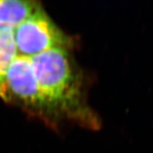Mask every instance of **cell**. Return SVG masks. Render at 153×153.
Listing matches in <instances>:
<instances>
[{
  "instance_id": "5",
  "label": "cell",
  "mask_w": 153,
  "mask_h": 153,
  "mask_svg": "<svg viewBox=\"0 0 153 153\" xmlns=\"http://www.w3.org/2000/svg\"><path fill=\"white\" fill-rule=\"evenodd\" d=\"M13 30H0V95H4L5 78L9 67L17 56Z\"/></svg>"
},
{
  "instance_id": "1",
  "label": "cell",
  "mask_w": 153,
  "mask_h": 153,
  "mask_svg": "<svg viewBox=\"0 0 153 153\" xmlns=\"http://www.w3.org/2000/svg\"><path fill=\"white\" fill-rule=\"evenodd\" d=\"M30 58L42 104L57 105L71 96L73 72L64 48H51Z\"/></svg>"
},
{
  "instance_id": "4",
  "label": "cell",
  "mask_w": 153,
  "mask_h": 153,
  "mask_svg": "<svg viewBox=\"0 0 153 153\" xmlns=\"http://www.w3.org/2000/svg\"><path fill=\"white\" fill-rule=\"evenodd\" d=\"M39 8L31 1L0 0V30H13Z\"/></svg>"
},
{
  "instance_id": "2",
  "label": "cell",
  "mask_w": 153,
  "mask_h": 153,
  "mask_svg": "<svg viewBox=\"0 0 153 153\" xmlns=\"http://www.w3.org/2000/svg\"><path fill=\"white\" fill-rule=\"evenodd\" d=\"M17 54L27 57L53 48H63L66 38L46 13L39 8L13 30Z\"/></svg>"
},
{
  "instance_id": "3",
  "label": "cell",
  "mask_w": 153,
  "mask_h": 153,
  "mask_svg": "<svg viewBox=\"0 0 153 153\" xmlns=\"http://www.w3.org/2000/svg\"><path fill=\"white\" fill-rule=\"evenodd\" d=\"M8 90L28 105H42L38 82L30 57L17 55L12 62L5 78L4 99Z\"/></svg>"
}]
</instances>
